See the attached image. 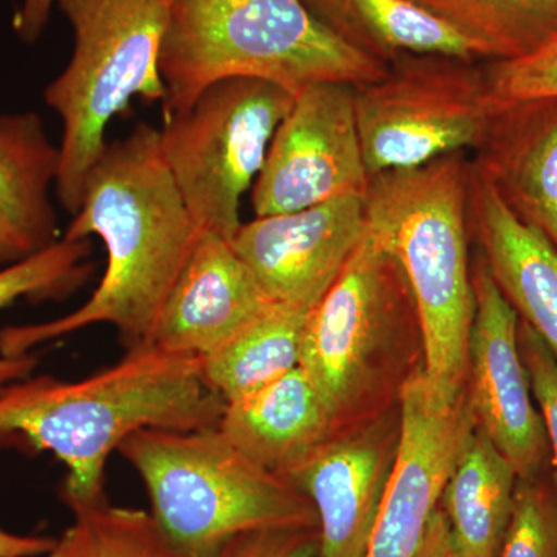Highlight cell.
I'll return each instance as SVG.
<instances>
[{"instance_id": "obj_1", "label": "cell", "mask_w": 557, "mask_h": 557, "mask_svg": "<svg viewBox=\"0 0 557 557\" xmlns=\"http://www.w3.org/2000/svg\"><path fill=\"white\" fill-rule=\"evenodd\" d=\"M160 150V132L139 123L108 143L84 180L64 239L98 236L108 259L100 285L72 313L0 330V355L24 357L70 333L112 325L124 347L152 344L172 287L203 236Z\"/></svg>"}, {"instance_id": "obj_2", "label": "cell", "mask_w": 557, "mask_h": 557, "mask_svg": "<svg viewBox=\"0 0 557 557\" xmlns=\"http://www.w3.org/2000/svg\"><path fill=\"white\" fill-rule=\"evenodd\" d=\"M225 401L207 386L200 359L153 344L127 348L115 364L79 381L51 376L0 394V434H17L67 467L65 505L104 496L110 454L146 428L219 426Z\"/></svg>"}, {"instance_id": "obj_3", "label": "cell", "mask_w": 557, "mask_h": 557, "mask_svg": "<svg viewBox=\"0 0 557 557\" xmlns=\"http://www.w3.org/2000/svg\"><path fill=\"white\" fill-rule=\"evenodd\" d=\"M468 152L370 177L368 230L408 278L424 348L423 375L443 398L467 388L474 289L469 258Z\"/></svg>"}, {"instance_id": "obj_4", "label": "cell", "mask_w": 557, "mask_h": 557, "mask_svg": "<svg viewBox=\"0 0 557 557\" xmlns=\"http://www.w3.org/2000/svg\"><path fill=\"white\" fill-rule=\"evenodd\" d=\"M159 69L164 119L219 81H265L296 97L314 84L372 83L387 70L341 42L302 0H174Z\"/></svg>"}, {"instance_id": "obj_5", "label": "cell", "mask_w": 557, "mask_h": 557, "mask_svg": "<svg viewBox=\"0 0 557 557\" xmlns=\"http://www.w3.org/2000/svg\"><path fill=\"white\" fill-rule=\"evenodd\" d=\"M119 453L148 491L150 515L188 557H212L248 531L318 528L310 498L240 453L218 426L141 429Z\"/></svg>"}, {"instance_id": "obj_6", "label": "cell", "mask_w": 557, "mask_h": 557, "mask_svg": "<svg viewBox=\"0 0 557 557\" xmlns=\"http://www.w3.org/2000/svg\"><path fill=\"white\" fill-rule=\"evenodd\" d=\"M73 28L67 67L44 100L62 120L58 200L75 215L106 127L135 97L164 100L159 60L174 0H54Z\"/></svg>"}, {"instance_id": "obj_7", "label": "cell", "mask_w": 557, "mask_h": 557, "mask_svg": "<svg viewBox=\"0 0 557 557\" xmlns=\"http://www.w3.org/2000/svg\"><path fill=\"white\" fill-rule=\"evenodd\" d=\"M293 101L295 95L276 84L225 79L164 119L161 156L203 233L234 239L242 226V196L255 185Z\"/></svg>"}, {"instance_id": "obj_8", "label": "cell", "mask_w": 557, "mask_h": 557, "mask_svg": "<svg viewBox=\"0 0 557 557\" xmlns=\"http://www.w3.org/2000/svg\"><path fill=\"white\" fill-rule=\"evenodd\" d=\"M354 101L369 177L475 152L498 106L485 61L448 54L401 58L355 86Z\"/></svg>"}, {"instance_id": "obj_9", "label": "cell", "mask_w": 557, "mask_h": 557, "mask_svg": "<svg viewBox=\"0 0 557 557\" xmlns=\"http://www.w3.org/2000/svg\"><path fill=\"white\" fill-rule=\"evenodd\" d=\"M417 313L398 260L368 230L335 284L307 318L300 368L336 424L369 386L380 346Z\"/></svg>"}, {"instance_id": "obj_10", "label": "cell", "mask_w": 557, "mask_h": 557, "mask_svg": "<svg viewBox=\"0 0 557 557\" xmlns=\"http://www.w3.org/2000/svg\"><path fill=\"white\" fill-rule=\"evenodd\" d=\"M354 87L321 83L296 95L252 185L256 218L366 196L370 177L359 141Z\"/></svg>"}, {"instance_id": "obj_11", "label": "cell", "mask_w": 557, "mask_h": 557, "mask_svg": "<svg viewBox=\"0 0 557 557\" xmlns=\"http://www.w3.org/2000/svg\"><path fill=\"white\" fill-rule=\"evenodd\" d=\"M397 457L366 557H418L475 420L467 388L443 398L423 372L399 391Z\"/></svg>"}, {"instance_id": "obj_12", "label": "cell", "mask_w": 557, "mask_h": 557, "mask_svg": "<svg viewBox=\"0 0 557 557\" xmlns=\"http://www.w3.org/2000/svg\"><path fill=\"white\" fill-rule=\"evenodd\" d=\"M472 289L475 310L467 394L475 428L504 454L519 480H533L549 448L520 355L519 317L498 289L482 255L472 265Z\"/></svg>"}, {"instance_id": "obj_13", "label": "cell", "mask_w": 557, "mask_h": 557, "mask_svg": "<svg viewBox=\"0 0 557 557\" xmlns=\"http://www.w3.org/2000/svg\"><path fill=\"white\" fill-rule=\"evenodd\" d=\"M368 233L364 196L242 223L231 240L274 302L311 311Z\"/></svg>"}, {"instance_id": "obj_14", "label": "cell", "mask_w": 557, "mask_h": 557, "mask_svg": "<svg viewBox=\"0 0 557 557\" xmlns=\"http://www.w3.org/2000/svg\"><path fill=\"white\" fill-rule=\"evenodd\" d=\"M398 424L332 435L284 475L310 498L318 516L313 557H366L370 534L397 457Z\"/></svg>"}, {"instance_id": "obj_15", "label": "cell", "mask_w": 557, "mask_h": 557, "mask_svg": "<svg viewBox=\"0 0 557 557\" xmlns=\"http://www.w3.org/2000/svg\"><path fill=\"white\" fill-rule=\"evenodd\" d=\"M273 304L231 240L205 233L164 302L152 344L205 358Z\"/></svg>"}, {"instance_id": "obj_16", "label": "cell", "mask_w": 557, "mask_h": 557, "mask_svg": "<svg viewBox=\"0 0 557 557\" xmlns=\"http://www.w3.org/2000/svg\"><path fill=\"white\" fill-rule=\"evenodd\" d=\"M469 226L502 295L557 359V249L509 209L472 161Z\"/></svg>"}, {"instance_id": "obj_17", "label": "cell", "mask_w": 557, "mask_h": 557, "mask_svg": "<svg viewBox=\"0 0 557 557\" xmlns=\"http://www.w3.org/2000/svg\"><path fill=\"white\" fill-rule=\"evenodd\" d=\"M471 161L557 249V100L498 102Z\"/></svg>"}, {"instance_id": "obj_18", "label": "cell", "mask_w": 557, "mask_h": 557, "mask_svg": "<svg viewBox=\"0 0 557 557\" xmlns=\"http://www.w3.org/2000/svg\"><path fill=\"white\" fill-rule=\"evenodd\" d=\"M222 434L260 467L285 475L336 432L335 418L304 369L226 403Z\"/></svg>"}, {"instance_id": "obj_19", "label": "cell", "mask_w": 557, "mask_h": 557, "mask_svg": "<svg viewBox=\"0 0 557 557\" xmlns=\"http://www.w3.org/2000/svg\"><path fill=\"white\" fill-rule=\"evenodd\" d=\"M60 170V148L38 113L0 116V267L32 258L57 244L50 199Z\"/></svg>"}, {"instance_id": "obj_20", "label": "cell", "mask_w": 557, "mask_h": 557, "mask_svg": "<svg viewBox=\"0 0 557 557\" xmlns=\"http://www.w3.org/2000/svg\"><path fill=\"white\" fill-rule=\"evenodd\" d=\"M341 42L384 67L413 54L490 61L463 33L409 0H302Z\"/></svg>"}, {"instance_id": "obj_21", "label": "cell", "mask_w": 557, "mask_h": 557, "mask_svg": "<svg viewBox=\"0 0 557 557\" xmlns=\"http://www.w3.org/2000/svg\"><path fill=\"white\" fill-rule=\"evenodd\" d=\"M515 468L480 429L469 434L440 509L457 547L469 557H497L515 507Z\"/></svg>"}, {"instance_id": "obj_22", "label": "cell", "mask_w": 557, "mask_h": 557, "mask_svg": "<svg viewBox=\"0 0 557 557\" xmlns=\"http://www.w3.org/2000/svg\"><path fill=\"white\" fill-rule=\"evenodd\" d=\"M309 313L274 302L218 350L200 358L207 386L226 405L298 368Z\"/></svg>"}, {"instance_id": "obj_23", "label": "cell", "mask_w": 557, "mask_h": 557, "mask_svg": "<svg viewBox=\"0 0 557 557\" xmlns=\"http://www.w3.org/2000/svg\"><path fill=\"white\" fill-rule=\"evenodd\" d=\"M463 33L487 60L530 53L557 33V0H409Z\"/></svg>"}, {"instance_id": "obj_24", "label": "cell", "mask_w": 557, "mask_h": 557, "mask_svg": "<svg viewBox=\"0 0 557 557\" xmlns=\"http://www.w3.org/2000/svg\"><path fill=\"white\" fill-rule=\"evenodd\" d=\"M73 522L47 557H188L150 511L116 507L108 497L67 505Z\"/></svg>"}, {"instance_id": "obj_25", "label": "cell", "mask_w": 557, "mask_h": 557, "mask_svg": "<svg viewBox=\"0 0 557 557\" xmlns=\"http://www.w3.org/2000/svg\"><path fill=\"white\" fill-rule=\"evenodd\" d=\"M90 239L58 240L32 258L3 267L0 270V310L17 299L62 298L89 281ZM38 359L32 354L24 357L0 355V394L11 384L30 379Z\"/></svg>"}, {"instance_id": "obj_26", "label": "cell", "mask_w": 557, "mask_h": 557, "mask_svg": "<svg viewBox=\"0 0 557 557\" xmlns=\"http://www.w3.org/2000/svg\"><path fill=\"white\" fill-rule=\"evenodd\" d=\"M497 557H557V505L533 480H520Z\"/></svg>"}, {"instance_id": "obj_27", "label": "cell", "mask_w": 557, "mask_h": 557, "mask_svg": "<svg viewBox=\"0 0 557 557\" xmlns=\"http://www.w3.org/2000/svg\"><path fill=\"white\" fill-rule=\"evenodd\" d=\"M485 70L498 102L557 100V33L522 57L485 62Z\"/></svg>"}, {"instance_id": "obj_28", "label": "cell", "mask_w": 557, "mask_h": 557, "mask_svg": "<svg viewBox=\"0 0 557 557\" xmlns=\"http://www.w3.org/2000/svg\"><path fill=\"white\" fill-rule=\"evenodd\" d=\"M519 348L525 362L531 392L544 421L557 487V359L533 329L522 321L519 322Z\"/></svg>"}, {"instance_id": "obj_29", "label": "cell", "mask_w": 557, "mask_h": 557, "mask_svg": "<svg viewBox=\"0 0 557 557\" xmlns=\"http://www.w3.org/2000/svg\"><path fill=\"white\" fill-rule=\"evenodd\" d=\"M318 528H269L230 539L212 557H313Z\"/></svg>"}, {"instance_id": "obj_30", "label": "cell", "mask_w": 557, "mask_h": 557, "mask_svg": "<svg viewBox=\"0 0 557 557\" xmlns=\"http://www.w3.org/2000/svg\"><path fill=\"white\" fill-rule=\"evenodd\" d=\"M54 0H24L14 17V30L25 42H35L50 20Z\"/></svg>"}, {"instance_id": "obj_31", "label": "cell", "mask_w": 557, "mask_h": 557, "mask_svg": "<svg viewBox=\"0 0 557 557\" xmlns=\"http://www.w3.org/2000/svg\"><path fill=\"white\" fill-rule=\"evenodd\" d=\"M418 557H469L457 547L456 541L450 534L448 520H446L442 509H438L437 515L432 520Z\"/></svg>"}, {"instance_id": "obj_32", "label": "cell", "mask_w": 557, "mask_h": 557, "mask_svg": "<svg viewBox=\"0 0 557 557\" xmlns=\"http://www.w3.org/2000/svg\"><path fill=\"white\" fill-rule=\"evenodd\" d=\"M57 539L21 536L0 528V557H36L49 555Z\"/></svg>"}]
</instances>
